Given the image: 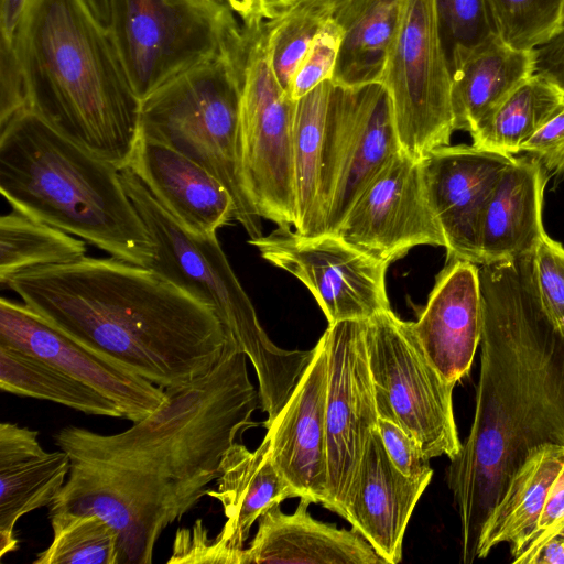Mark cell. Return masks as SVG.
<instances>
[{"label": "cell", "mask_w": 564, "mask_h": 564, "mask_svg": "<svg viewBox=\"0 0 564 564\" xmlns=\"http://www.w3.org/2000/svg\"><path fill=\"white\" fill-rule=\"evenodd\" d=\"M216 485L206 496L220 502L226 522L214 538L215 563L238 564L253 523L265 510L296 494L276 469L267 435L253 452L234 443L221 460Z\"/></svg>", "instance_id": "obj_23"}, {"label": "cell", "mask_w": 564, "mask_h": 564, "mask_svg": "<svg viewBox=\"0 0 564 564\" xmlns=\"http://www.w3.org/2000/svg\"><path fill=\"white\" fill-rule=\"evenodd\" d=\"M53 538L33 564H120L117 531L97 514H48Z\"/></svg>", "instance_id": "obj_33"}, {"label": "cell", "mask_w": 564, "mask_h": 564, "mask_svg": "<svg viewBox=\"0 0 564 564\" xmlns=\"http://www.w3.org/2000/svg\"><path fill=\"white\" fill-rule=\"evenodd\" d=\"M26 0H0V36L12 42Z\"/></svg>", "instance_id": "obj_45"}, {"label": "cell", "mask_w": 564, "mask_h": 564, "mask_svg": "<svg viewBox=\"0 0 564 564\" xmlns=\"http://www.w3.org/2000/svg\"><path fill=\"white\" fill-rule=\"evenodd\" d=\"M389 94L401 150L417 161L453 134L452 75L434 0H401L381 82Z\"/></svg>", "instance_id": "obj_11"}, {"label": "cell", "mask_w": 564, "mask_h": 564, "mask_svg": "<svg viewBox=\"0 0 564 564\" xmlns=\"http://www.w3.org/2000/svg\"><path fill=\"white\" fill-rule=\"evenodd\" d=\"M412 328L425 355L452 384L470 370L481 336L478 264L452 260L438 273Z\"/></svg>", "instance_id": "obj_19"}, {"label": "cell", "mask_w": 564, "mask_h": 564, "mask_svg": "<svg viewBox=\"0 0 564 564\" xmlns=\"http://www.w3.org/2000/svg\"><path fill=\"white\" fill-rule=\"evenodd\" d=\"M235 337L205 375L115 434L67 425L55 445L70 458L50 512L97 514L118 533L120 564H150L162 532L186 514L220 474L228 448L260 405Z\"/></svg>", "instance_id": "obj_1"}, {"label": "cell", "mask_w": 564, "mask_h": 564, "mask_svg": "<svg viewBox=\"0 0 564 564\" xmlns=\"http://www.w3.org/2000/svg\"><path fill=\"white\" fill-rule=\"evenodd\" d=\"M327 384L328 357L322 335L290 398L264 425L276 469L296 497L321 505L327 497Z\"/></svg>", "instance_id": "obj_18"}, {"label": "cell", "mask_w": 564, "mask_h": 564, "mask_svg": "<svg viewBox=\"0 0 564 564\" xmlns=\"http://www.w3.org/2000/svg\"><path fill=\"white\" fill-rule=\"evenodd\" d=\"M246 35L176 74L141 99L140 132L188 156L229 192L235 220L250 239L261 217L247 192L240 160L242 64Z\"/></svg>", "instance_id": "obj_7"}, {"label": "cell", "mask_w": 564, "mask_h": 564, "mask_svg": "<svg viewBox=\"0 0 564 564\" xmlns=\"http://www.w3.org/2000/svg\"><path fill=\"white\" fill-rule=\"evenodd\" d=\"M563 105L564 93L533 74L470 133L471 145L513 156Z\"/></svg>", "instance_id": "obj_31"}, {"label": "cell", "mask_w": 564, "mask_h": 564, "mask_svg": "<svg viewBox=\"0 0 564 564\" xmlns=\"http://www.w3.org/2000/svg\"><path fill=\"white\" fill-rule=\"evenodd\" d=\"M129 167L188 231L214 235L235 219V203L206 169L140 132Z\"/></svg>", "instance_id": "obj_20"}, {"label": "cell", "mask_w": 564, "mask_h": 564, "mask_svg": "<svg viewBox=\"0 0 564 564\" xmlns=\"http://www.w3.org/2000/svg\"><path fill=\"white\" fill-rule=\"evenodd\" d=\"M332 80H325L295 100L293 122L295 231L304 236L324 234L321 214L323 143Z\"/></svg>", "instance_id": "obj_29"}, {"label": "cell", "mask_w": 564, "mask_h": 564, "mask_svg": "<svg viewBox=\"0 0 564 564\" xmlns=\"http://www.w3.org/2000/svg\"><path fill=\"white\" fill-rule=\"evenodd\" d=\"M400 150L390 97L382 83L334 85L322 156L324 234L337 230L367 184Z\"/></svg>", "instance_id": "obj_12"}, {"label": "cell", "mask_w": 564, "mask_h": 564, "mask_svg": "<svg viewBox=\"0 0 564 564\" xmlns=\"http://www.w3.org/2000/svg\"><path fill=\"white\" fill-rule=\"evenodd\" d=\"M108 29L140 100L243 32L229 9L196 0H111Z\"/></svg>", "instance_id": "obj_8"}, {"label": "cell", "mask_w": 564, "mask_h": 564, "mask_svg": "<svg viewBox=\"0 0 564 564\" xmlns=\"http://www.w3.org/2000/svg\"><path fill=\"white\" fill-rule=\"evenodd\" d=\"M239 18L243 28H253L265 22L257 0H215Z\"/></svg>", "instance_id": "obj_44"}, {"label": "cell", "mask_w": 564, "mask_h": 564, "mask_svg": "<svg viewBox=\"0 0 564 564\" xmlns=\"http://www.w3.org/2000/svg\"><path fill=\"white\" fill-rule=\"evenodd\" d=\"M341 0H335L336 4L339 3Z\"/></svg>", "instance_id": "obj_50"}, {"label": "cell", "mask_w": 564, "mask_h": 564, "mask_svg": "<svg viewBox=\"0 0 564 564\" xmlns=\"http://www.w3.org/2000/svg\"><path fill=\"white\" fill-rule=\"evenodd\" d=\"M513 156L474 145L448 144L431 151L421 161L427 198L444 236L447 261L481 264L482 213Z\"/></svg>", "instance_id": "obj_17"}, {"label": "cell", "mask_w": 564, "mask_h": 564, "mask_svg": "<svg viewBox=\"0 0 564 564\" xmlns=\"http://www.w3.org/2000/svg\"><path fill=\"white\" fill-rule=\"evenodd\" d=\"M480 372L474 420L446 481L460 561H476L481 529L532 449L564 446V333L542 307L533 252L479 267Z\"/></svg>", "instance_id": "obj_2"}, {"label": "cell", "mask_w": 564, "mask_h": 564, "mask_svg": "<svg viewBox=\"0 0 564 564\" xmlns=\"http://www.w3.org/2000/svg\"><path fill=\"white\" fill-rule=\"evenodd\" d=\"M549 174L564 176V105L522 147Z\"/></svg>", "instance_id": "obj_42"}, {"label": "cell", "mask_w": 564, "mask_h": 564, "mask_svg": "<svg viewBox=\"0 0 564 564\" xmlns=\"http://www.w3.org/2000/svg\"><path fill=\"white\" fill-rule=\"evenodd\" d=\"M0 344L37 356L93 387L132 422L167 399L165 390L78 343L24 302L1 297Z\"/></svg>", "instance_id": "obj_16"}, {"label": "cell", "mask_w": 564, "mask_h": 564, "mask_svg": "<svg viewBox=\"0 0 564 564\" xmlns=\"http://www.w3.org/2000/svg\"><path fill=\"white\" fill-rule=\"evenodd\" d=\"M70 470L63 449L45 451L39 432L15 423L0 424V558L19 547L18 521L51 506Z\"/></svg>", "instance_id": "obj_24"}, {"label": "cell", "mask_w": 564, "mask_h": 564, "mask_svg": "<svg viewBox=\"0 0 564 564\" xmlns=\"http://www.w3.org/2000/svg\"><path fill=\"white\" fill-rule=\"evenodd\" d=\"M564 469V446L544 444L530 452L510 478L479 534L476 560L500 543L520 544L533 530L549 491Z\"/></svg>", "instance_id": "obj_27"}, {"label": "cell", "mask_w": 564, "mask_h": 564, "mask_svg": "<svg viewBox=\"0 0 564 564\" xmlns=\"http://www.w3.org/2000/svg\"><path fill=\"white\" fill-rule=\"evenodd\" d=\"M265 22L243 28L246 51L240 115L241 171L259 216L278 226L294 227L295 100L282 88L271 66Z\"/></svg>", "instance_id": "obj_10"}, {"label": "cell", "mask_w": 564, "mask_h": 564, "mask_svg": "<svg viewBox=\"0 0 564 564\" xmlns=\"http://www.w3.org/2000/svg\"><path fill=\"white\" fill-rule=\"evenodd\" d=\"M500 40L533 51L564 26V0H489Z\"/></svg>", "instance_id": "obj_36"}, {"label": "cell", "mask_w": 564, "mask_h": 564, "mask_svg": "<svg viewBox=\"0 0 564 564\" xmlns=\"http://www.w3.org/2000/svg\"><path fill=\"white\" fill-rule=\"evenodd\" d=\"M4 288L55 327L165 391L208 372L234 335L209 306L149 268L84 258Z\"/></svg>", "instance_id": "obj_3"}, {"label": "cell", "mask_w": 564, "mask_h": 564, "mask_svg": "<svg viewBox=\"0 0 564 564\" xmlns=\"http://www.w3.org/2000/svg\"><path fill=\"white\" fill-rule=\"evenodd\" d=\"M535 564H564V536H558L547 542Z\"/></svg>", "instance_id": "obj_46"}, {"label": "cell", "mask_w": 564, "mask_h": 564, "mask_svg": "<svg viewBox=\"0 0 564 564\" xmlns=\"http://www.w3.org/2000/svg\"><path fill=\"white\" fill-rule=\"evenodd\" d=\"M377 430L390 460L399 471L414 480L431 481L433 469L430 458L411 434L398 423L381 417L378 419Z\"/></svg>", "instance_id": "obj_40"}, {"label": "cell", "mask_w": 564, "mask_h": 564, "mask_svg": "<svg viewBox=\"0 0 564 564\" xmlns=\"http://www.w3.org/2000/svg\"><path fill=\"white\" fill-rule=\"evenodd\" d=\"M13 44L29 110L119 170L129 166L141 100L88 2L26 0Z\"/></svg>", "instance_id": "obj_4"}, {"label": "cell", "mask_w": 564, "mask_h": 564, "mask_svg": "<svg viewBox=\"0 0 564 564\" xmlns=\"http://www.w3.org/2000/svg\"><path fill=\"white\" fill-rule=\"evenodd\" d=\"M549 177L535 158L529 154L513 156L482 213L479 232L481 264L510 261L534 252L546 235L542 209Z\"/></svg>", "instance_id": "obj_25"}, {"label": "cell", "mask_w": 564, "mask_h": 564, "mask_svg": "<svg viewBox=\"0 0 564 564\" xmlns=\"http://www.w3.org/2000/svg\"><path fill=\"white\" fill-rule=\"evenodd\" d=\"M335 234L387 265L416 246L445 247L422 162L402 150L395 153L359 194Z\"/></svg>", "instance_id": "obj_15"}, {"label": "cell", "mask_w": 564, "mask_h": 564, "mask_svg": "<svg viewBox=\"0 0 564 564\" xmlns=\"http://www.w3.org/2000/svg\"><path fill=\"white\" fill-rule=\"evenodd\" d=\"M310 503L300 498L291 514L280 503L265 510L249 546L240 551L238 564H387L355 528L338 529L314 519Z\"/></svg>", "instance_id": "obj_22"}, {"label": "cell", "mask_w": 564, "mask_h": 564, "mask_svg": "<svg viewBox=\"0 0 564 564\" xmlns=\"http://www.w3.org/2000/svg\"><path fill=\"white\" fill-rule=\"evenodd\" d=\"M335 0H299L283 14L265 22V42L273 72L290 95L293 75L324 23Z\"/></svg>", "instance_id": "obj_34"}, {"label": "cell", "mask_w": 564, "mask_h": 564, "mask_svg": "<svg viewBox=\"0 0 564 564\" xmlns=\"http://www.w3.org/2000/svg\"><path fill=\"white\" fill-rule=\"evenodd\" d=\"M260 256L301 281L315 297L328 325L367 321L390 310L386 263L335 232L304 236L278 226L268 236L249 239Z\"/></svg>", "instance_id": "obj_13"}, {"label": "cell", "mask_w": 564, "mask_h": 564, "mask_svg": "<svg viewBox=\"0 0 564 564\" xmlns=\"http://www.w3.org/2000/svg\"><path fill=\"white\" fill-rule=\"evenodd\" d=\"M558 536H564V469L552 485L531 533L510 549L511 562L535 564L545 544Z\"/></svg>", "instance_id": "obj_39"}, {"label": "cell", "mask_w": 564, "mask_h": 564, "mask_svg": "<svg viewBox=\"0 0 564 564\" xmlns=\"http://www.w3.org/2000/svg\"><path fill=\"white\" fill-rule=\"evenodd\" d=\"M0 389L55 402L85 414L124 419L121 409L93 387L37 356L2 344Z\"/></svg>", "instance_id": "obj_30"}, {"label": "cell", "mask_w": 564, "mask_h": 564, "mask_svg": "<svg viewBox=\"0 0 564 564\" xmlns=\"http://www.w3.org/2000/svg\"><path fill=\"white\" fill-rule=\"evenodd\" d=\"M120 177L154 243L147 268L218 315L254 368L260 405L270 423L290 398L313 358L314 348L285 350L274 345L216 234L198 235L184 228L129 167L120 170Z\"/></svg>", "instance_id": "obj_6"}, {"label": "cell", "mask_w": 564, "mask_h": 564, "mask_svg": "<svg viewBox=\"0 0 564 564\" xmlns=\"http://www.w3.org/2000/svg\"><path fill=\"white\" fill-rule=\"evenodd\" d=\"M26 109L25 82L13 41L0 36V127Z\"/></svg>", "instance_id": "obj_41"}, {"label": "cell", "mask_w": 564, "mask_h": 564, "mask_svg": "<svg viewBox=\"0 0 564 564\" xmlns=\"http://www.w3.org/2000/svg\"><path fill=\"white\" fill-rule=\"evenodd\" d=\"M86 256V241L17 209L0 218V283L41 267L74 262Z\"/></svg>", "instance_id": "obj_32"}, {"label": "cell", "mask_w": 564, "mask_h": 564, "mask_svg": "<svg viewBox=\"0 0 564 564\" xmlns=\"http://www.w3.org/2000/svg\"><path fill=\"white\" fill-rule=\"evenodd\" d=\"M0 192L31 217L148 267L154 243L120 170L26 109L0 127Z\"/></svg>", "instance_id": "obj_5"}, {"label": "cell", "mask_w": 564, "mask_h": 564, "mask_svg": "<svg viewBox=\"0 0 564 564\" xmlns=\"http://www.w3.org/2000/svg\"><path fill=\"white\" fill-rule=\"evenodd\" d=\"M401 0H341L333 18L343 29L335 86L381 83L398 26Z\"/></svg>", "instance_id": "obj_28"}, {"label": "cell", "mask_w": 564, "mask_h": 564, "mask_svg": "<svg viewBox=\"0 0 564 564\" xmlns=\"http://www.w3.org/2000/svg\"><path fill=\"white\" fill-rule=\"evenodd\" d=\"M533 51L500 37L475 51L452 74L454 130L471 133L520 84L534 74Z\"/></svg>", "instance_id": "obj_26"}, {"label": "cell", "mask_w": 564, "mask_h": 564, "mask_svg": "<svg viewBox=\"0 0 564 564\" xmlns=\"http://www.w3.org/2000/svg\"><path fill=\"white\" fill-rule=\"evenodd\" d=\"M366 345L378 416L398 423L426 456L454 458L462 448L454 384L430 361L411 322L392 310L366 321Z\"/></svg>", "instance_id": "obj_9"}, {"label": "cell", "mask_w": 564, "mask_h": 564, "mask_svg": "<svg viewBox=\"0 0 564 564\" xmlns=\"http://www.w3.org/2000/svg\"><path fill=\"white\" fill-rule=\"evenodd\" d=\"M326 398L327 497L323 506L344 518L345 505L378 412L366 345V321L329 324Z\"/></svg>", "instance_id": "obj_14"}, {"label": "cell", "mask_w": 564, "mask_h": 564, "mask_svg": "<svg viewBox=\"0 0 564 564\" xmlns=\"http://www.w3.org/2000/svg\"><path fill=\"white\" fill-rule=\"evenodd\" d=\"M429 484L399 471L375 430L351 484L344 518L387 564H397L402 560L410 518Z\"/></svg>", "instance_id": "obj_21"}, {"label": "cell", "mask_w": 564, "mask_h": 564, "mask_svg": "<svg viewBox=\"0 0 564 564\" xmlns=\"http://www.w3.org/2000/svg\"><path fill=\"white\" fill-rule=\"evenodd\" d=\"M98 20L109 28L111 23V0H86Z\"/></svg>", "instance_id": "obj_48"}, {"label": "cell", "mask_w": 564, "mask_h": 564, "mask_svg": "<svg viewBox=\"0 0 564 564\" xmlns=\"http://www.w3.org/2000/svg\"><path fill=\"white\" fill-rule=\"evenodd\" d=\"M451 75L475 51L499 39L489 0H434Z\"/></svg>", "instance_id": "obj_35"}, {"label": "cell", "mask_w": 564, "mask_h": 564, "mask_svg": "<svg viewBox=\"0 0 564 564\" xmlns=\"http://www.w3.org/2000/svg\"><path fill=\"white\" fill-rule=\"evenodd\" d=\"M196 1L202 4L209 6V7H224V6L218 4L215 0H196Z\"/></svg>", "instance_id": "obj_49"}, {"label": "cell", "mask_w": 564, "mask_h": 564, "mask_svg": "<svg viewBox=\"0 0 564 564\" xmlns=\"http://www.w3.org/2000/svg\"><path fill=\"white\" fill-rule=\"evenodd\" d=\"M534 74L564 93V26L546 43L533 50Z\"/></svg>", "instance_id": "obj_43"}, {"label": "cell", "mask_w": 564, "mask_h": 564, "mask_svg": "<svg viewBox=\"0 0 564 564\" xmlns=\"http://www.w3.org/2000/svg\"><path fill=\"white\" fill-rule=\"evenodd\" d=\"M299 0H257L265 21H271L283 14Z\"/></svg>", "instance_id": "obj_47"}, {"label": "cell", "mask_w": 564, "mask_h": 564, "mask_svg": "<svg viewBox=\"0 0 564 564\" xmlns=\"http://www.w3.org/2000/svg\"><path fill=\"white\" fill-rule=\"evenodd\" d=\"M343 29L333 18L324 23L300 62L291 85L290 97L297 100L325 80H332L336 67Z\"/></svg>", "instance_id": "obj_37"}, {"label": "cell", "mask_w": 564, "mask_h": 564, "mask_svg": "<svg viewBox=\"0 0 564 564\" xmlns=\"http://www.w3.org/2000/svg\"><path fill=\"white\" fill-rule=\"evenodd\" d=\"M533 274L543 310L564 333V247L547 235L533 252Z\"/></svg>", "instance_id": "obj_38"}]
</instances>
